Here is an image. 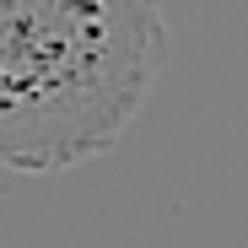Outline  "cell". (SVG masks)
<instances>
[{"label":"cell","instance_id":"1","mask_svg":"<svg viewBox=\"0 0 248 248\" xmlns=\"http://www.w3.org/2000/svg\"><path fill=\"white\" fill-rule=\"evenodd\" d=\"M168 65V0H0V173L119 146Z\"/></svg>","mask_w":248,"mask_h":248}]
</instances>
